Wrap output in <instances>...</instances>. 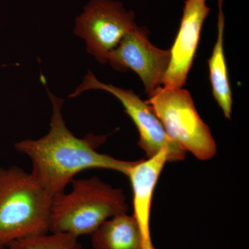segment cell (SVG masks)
Returning a JSON list of instances; mask_svg holds the SVG:
<instances>
[{
  "label": "cell",
  "instance_id": "obj_1",
  "mask_svg": "<svg viewBox=\"0 0 249 249\" xmlns=\"http://www.w3.org/2000/svg\"><path fill=\"white\" fill-rule=\"evenodd\" d=\"M46 89L51 103L52 115L48 133L37 139H24L15 144V149L30 159L31 175L51 196L63 193L78 173L99 168L114 170L125 175L134 161L117 160L97 149L106 136L88 134L76 137L67 127L62 115L64 100Z\"/></svg>",
  "mask_w": 249,
  "mask_h": 249
},
{
  "label": "cell",
  "instance_id": "obj_2",
  "mask_svg": "<svg viewBox=\"0 0 249 249\" xmlns=\"http://www.w3.org/2000/svg\"><path fill=\"white\" fill-rule=\"evenodd\" d=\"M53 196L18 165L0 166V249L49 232Z\"/></svg>",
  "mask_w": 249,
  "mask_h": 249
},
{
  "label": "cell",
  "instance_id": "obj_3",
  "mask_svg": "<svg viewBox=\"0 0 249 249\" xmlns=\"http://www.w3.org/2000/svg\"><path fill=\"white\" fill-rule=\"evenodd\" d=\"M71 191L54 196L49 232L91 235L107 219L128 211L124 191L97 177L71 181Z\"/></svg>",
  "mask_w": 249,
  "mask_h": 249
},
{
  "label": "cell",
  "instance_id": "obj_4",
  "mask_svg": "<svg viewBox=\"0 0 249 249\" xmlns=\"http://www.w3.org/2000/svg\"><path fill=\"white\" fill-rule=\"evenodd\" d=\"M165 132L183 150L201 160L217 153L209 126L201 119L191 93L183 88L160 87L145 101Z\"/></svg>",
  "mask_w": 249,
  "mask_h": 249
},
{
  "label": "cell",
  "instance_id": "obj_5",
  "mask_svg": "<svg viewBox=\"0 0 249 249\" xmlns=\"http://www.w3.org/2000/svg\"><path fill=\"white\" fill-rule=\"evenodd\" d=\"M133 11L116 0H90L75 19L73 33L86 44L87 52L99 63L137 27Z\"/></svg>",
  "mask_w": 249,
  "mask_h": 249
},
{
  "label": "cell",
  "instance_id": "obj_6",
  "mask_svg": "<svg viewBox=\"0 0 249 249\" xmlns=\"http://www.w3.org/2000/svg\"><path fill=\"white\" fill-rule=\"evenodd\" d=\"M89 90L107 91L120 101L126 114L138 129L139 145L145 152L147 158H151L160 152L165 151L168 154L169 162L184 160L186 152L170 138L160 119L152 112L145 101H142L132 90L102 83L92 72L89 71L69 98H76Z\"/></svg>",
  "mask_w": 249,
  "mask_h": 249
},
{
  "label": "cell",
  "instance_id": "obj_7",
  "mask_svg": "<svg viewBox=\"0 0 249 249\" xmlns=\"http://www.w3.org/2000/svg\"><path fill=\"white\" fill-rule=\"evenodd\" d=\"M170 58V50L152 45L146 28L137 26L109 53L107 62L116 71L137 73L150 96L161 87Z\"/></svg>",
  "mask_w": 249,
  "mask_h": 249
},
{
  "label": "cell",
  "instance_id": "obj_8",
  "mask_svg": "<svg viewBox=\"0 0 249 249\" xmlns=\"http://www.w3.org/2000/svg\"><path fill=\"white\" fill-rule=\"evenodd\" d=\"M210 12L206 0H186L181 24L173 47L162 85L182 88L193 65L201 29Z\"/></svg>",
  "mask_w": 249,
  "mask_h": 249
},
{
  "label": "cell",
  "instance_id": "obj_9",
  "mask_svg": "<svg viewBox=\"0 0 249 249\" xmlns=\"http://www.w3.org/2000/svg\"><path fill=\"white\" fill-rule=\"evenodd\" d=\"M167 162L168 154L162 151L151 158L134 161L125 175L129 178L133 192L132 215L142 233L143 249H155L150 230L152 198Z\"/></svg>",
  "mask_w": 249,
  "mask_h": 249
},
{
  "label": "cell",
  "instance_id": "obj_10",
  "mask_svg": "<svg viewBox=\"0 0 249 249\" xmlns=\"http://www.w3.org/2000/svg\"><path fill=\"white\" fill-rule=\"evenodd\" d=\"M91 235L93 249H143L138 224L127 213L107 219Z\"/></svg>",
  "mask_w": 249,
  "mask_h": 249
},
{
  "label": "cell",
  "instance_id": "obj_11",
  "mask_svg": "<svg viewBox=\"0 0 249 249\" xmlns=\"http://www.w3.org/2000/svg\"><path fill=\"white\" fill-rule=\"evenodd\" d=\"M222 0L219 1L218 16L217 37L209 59L210 80L213 95L227 119L231 118L232 98L229 81L224 47V18L222 10Z\"/></svg>",
  "mask_w": 249,
  "mask_h": 249
},
{
  "label": "cell",
  "instance_id": "obj_12",
  "mask_svg": "<svg viewBox=\"0 0 249 249\" xmlns=\"http://www.w3.org/2000/svg\"><path fill=\"white\" fill-rule=\"evenodd\" d=\"M9 249H82L78 237L67 232H49L15 241Z\"/></svg>",
  "mask_w": 249,
  "mask_h": 249
}]
</instances>
